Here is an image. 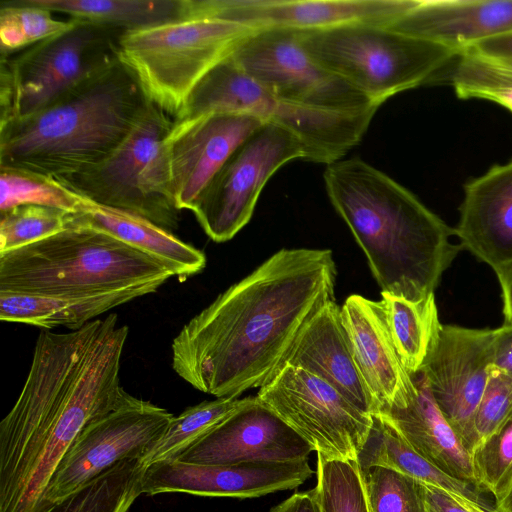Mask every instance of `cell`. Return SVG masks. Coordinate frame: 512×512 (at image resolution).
Segmentation results:
<instances>
[{
    "label": "cell",
    "instance_id": "cell-2",
    "mask_svg": "<svg viewBox=\"0 0 512 512\" xmlns=\"http://www.w3.org/2000/svg\"><path fill=\"white\" fill-rule=\"evenodd\" d=\"M330 249H281L187 322L172 368L195 389L238 398L268 383L307 322L335 300Z\"/></svg>",
    "mask_w": 512,
    "mask_h": 512
},
{
    "label": "cell",
    "instance_id": "cell-34",
    "mask_svg": "<svg viewBox=\"0 0 512 512\" xmlns=\"http://www.w3.org/2000/svg\"><path fill=\"white\" fill-rule=\"evenodd\" d=\"M316 490L322 512H370L365 482L356 461L317 455Z\"/></svg>",
    "mask_w": 512,
    "mask_h": 512
},
{
    "label": "cell",
    "instance_id": "cell-36",
    "mask_svg": "<svg viewBox=\"0 0 512 512\" xmlns=\"http://www.w3.org/2000/svg\"><path fill=\"white\" fill-rule=\"evenodd\" d=\"M361 473L370 512H426L421 482L381 466Z\"/></svg>",
    "mask_w": 512,
    "mask_h": 512
},
{
    "label": "cell",
    "instance_id": "cell-35",
    "mask_svg": "<svg viewBox=\"0 0 512 512\" xmlns=\"http://www.w3.org/2000/svg\"><path fill=\"white\" fill-rule=\"evenodd\" d=\"M73 214L40 205H20L1 212L0 253L18 249L64 230Z\"/></svg>",
    "mask_w": 512,
    "mask_h": 512
},
{
    "label": "cell",
    "instance_id": "cell-23",
    "mask_svg": "<svg viewBox=\"0 0 512 512\" xmlns=\"http://www.w3.org/2000/svg\"><path fill=\"white\" fill-rule=\"evenodd\" d=\"M412 377L417 388L414 398L405 406L377 413L385 416L423 458L447 475L476 487L471 454L438 408L424 374Z\"/></svg>",
    "mask_w": 512,
    "mask_h": 512
},
{
    "label": "cell",
    "instance_id": "cell-40",
    "mask_svg": "<svg viewBox=\"0 0 512 512\" xmlns=\"http://www.w3.org/2000/svg\"><path fill=\"white\" fill-rule=\"evenodd\" d=\"M463 52L494 61H512V32L477 43Z\"/></svg>",
    "mask_w": 512,
    "mask_h": 512
},
{
    "label": "cell",
    "instance_id": "cell-42",
    "mask_svg": "<svg viewBox=\"0 0 512 512\" xmlns=\"http://www.w3.org/2000/svg\"><path fill=\"white\" fill-rule=\"evenodd\" d=\"M270 512H322L316 488L295 493L279 505L275 506Z\"/></svg>",
    "mask_w": 512,
    "mask_h": 512
},
{
    "label": "cell",
    "instance_id": "cell-5",
    "mask_svg": "<svg viewBox=\"0 0 512 512\" xmlns=\"http://www.w3.org/2000/svg\"><path fill=\"white\" fill-rule=\"evenodd\" d=\"M172 272L114 236L79 220L43 240L0 253V291L69 300L155 292Z\"/></svg>",
    "mask_w": 512,
    "mask_h": 512
},
{
    "label": "cell",
    "instance_id": "cell-31",
    "mask_svg": "<svg viewBox=\"0 0 512 512\" xmlns=\"http://www.w3.org/2000/svg\"><path fill=\"white\" fill-rule=\"evenodd\" d=\"M59 20L53 12L30 0L2 1L0 5V49L8 55L61 34L76 24Z\"/></svg>",
    "mask_w": 512,
    "mask_h": 512
},
{
    "label": "cell",
    "instance_id": "cell-4",
    "mask_svg": "<svg viewBox=\"0 0 512 512\" xmlns=\"http://www.w3.org/2000/svg\"><path fill=\"white\" fill-rule=\"evenodd\" d=\"M148 103L119 60L34 114L0 125V167L51 178L81 172L124 141Z\"/></svg>",
    "mask_w": 512,
    "mask_h": 512
},
{
    "label": "cell",
    "instance_id": "cell-37",
    "mask_svg": "<svg viewBox=\"0 0 512 512\" xmlns=\"http://www.w3.org/2000/svg\"><path fill=\"white\" fill-rule=\"evenodd\" d=\"M471 456L476 488L503 500L512 488V419Z\"/></svg>",
    "mask_w": 512,
    "mask_h": 512
},
{
    "label": "cell",
    "instance_id": "cell-20",
    "mask_svg": "<svg viewBox=\"0 0 512 512\" xmlns=\"http://www.w3.org/2000/svg\"><path fill=\"white\" fill-rule=\"evenodd\" d=\"M385 26L460 54L477 43L512 32V0H418Z\"/></svg>",
    "mask_w": 512,
    "mask_h": 512
},
{
    "label": "cell",
    "instance_id": "cell-30",
    "mask_svg": "<svg viewBox=\"0 0 512 512\" xmlns=\"http://www.w3.org/2000/svg\"><path fill=\"white\" fill-rule=\"evenodd\" d=\"M245 398H216L186 408L174 416L162 437L141 458L144 467L176 459L223 419L240 407Z\"/></svg>",
    "mask_w": 512,
    "mask_h": 512
},
{
    "label": "cell",
    "instance_id": "cell-24",
    "mask_svg": "<svg viewBox=\"0 0 512 512\" xmlns=\"http://www.w3.org/2000/svg\"><path fill=\"white\" fill-rule=\"evenodd\" d=\"M75 216L155 259L181 281L206 266V256L201 250L139 215L83 199Z\"/></svg>",
    "mask_w": 512,
    "mask_h": 512
},
{
    "label": "cell",
    "instance_id": "cell-27",
    "mask_svg": "<svg viewBox=\"0 0 512 512\" xmlns=\"http://www.w3.org/2000/svg\"><path fill=\"white\" fill-rule=\"evenodd\" d=\"M34 4L123 32L172 21L181 16V0H30Z\"/></svg>",
    "mask_w": 512,
    "mask_h": 512
},
{
    "label": "cell",
    "instance_id": "cell-46",
    "mask_svg": "<svg viewBox=\"0 0 512 512\" xmlns=\"http://www.w3.org/2000/svg\"><path fill=\"white\" fill-rule=\"evenodd\" d=\"M491 61L497 63L498 65L502 66L505 69L512 71V61H494V60H491Z\"/></svg>",
    "mask_w": 512,
    "mask_h": 512
},
{
    "label": "cell",
    "instance_id": "cell-32",
    "mask_svg": "<svg viewBox=\"0 0 512 512\" xmlns=\"http://www.w3.org/2000/svg\"><path fill=\"white\" fill-rule=\"evenodd\" d=\"M453 63L441 80L457 97L489 100L512 112V71L470 52L460 53Z\"/></svg>",
    "mask_w": 512,
    "mask_h": 512
},
{
    "label": "cell",
    "instance_id": "cell-38",
    "mask_svg": "<svg viewBox=\"0 0 512 512\" xmlns=\"http://www.w3.org/2000/svg\"><path fill=\"white\" fill-rule=\"evenodd\" d=\"M511 419L512 372L491 365L474 418L475 450Z\"/></svg>",
    "mask_w": 512,
    "mask_h": 512
},
{
    "label": "cell",
    "instance_id": "cell-9",
    "mask_svg": "<svg viewBox=\"0 0 512 512\" xmlns=\"http://www.w3.org/2000/svg\"><path fill=\"white\" fill-rule=\"evenodd\" d=\"M123 33L77 21L61 34L1 55L0 125L34 114L114 65Z\"/></svg>",
    "mask_w": 512,
    "mask_h": 512
},
{
    "label": "cell",
    "instance_id": "cell-10",
    "mask_svg": "<svg viewBox=\"0 0 512 512\" xmlns=\"http://www.w3.org/2000/svg\"><path fill=\"white\" fill-rule=\"evenodd\" d=\"M230 56L279 102L352 113L380 107L317 63L302 47L294 29L254 30L233 45Z\"/></svg>",
    "mask_w": 512,
    "mask_h": 512
},
{
    "label": "cell",
    "instance_id": "cell-15",
    "mask_svg": "<svg viewBox=\"0 0 512 512\" xmlns=\"http://www.w3.org/2000/svg\"><path fill=\"white\" fill-rule=\"evenodd\" d=\"M418 0H184L185 15L215 16L255 30H312L350 23L387 25Z\"/></svg>",
    "mask_w": 512,
    "mask_h": 512
},
{
    "label": "cell",
    "instance_id": "cell-33",
    "mask_svg": "<svg viewBox=\"0 0 512 512\" xmlns=\"http://www.w3.org/2000/svg\"><path fill=\"white\" fill-rule=\"evenodd\" d=\"M0 212L20 205H40L76 214L83 198L51 177L0 167Z\"/></svg>",
    "mask_w": 512,
    "mask_h": 512
},
{
    "label": "cell",
    "instance_id": "cell-17",
    "mask_svg": "<svg viewBox=\"0 0 512 512\" xmlns=\"http://www.w3.org/2000/svg\"><path fill=\"white\" fill-rule=\"evenodd\" d=\"M264 122L256 116L231 113L173 119L165 146L171 188L180 210H192L233 151Z\"/></svg>",
    "mask_w": 512,
    "mask_h": 512
},
{
    "label": "cell",
    "instance_id": "cell-22",
    "mask_svg": "<svg viewBox=\"0 0 512 512\" xmlns=\"http://www.w3.org/2000/svg\"><path fill=\"white\" fill-rule=\"evenodd\" d=\"M286 363L328 382L363 412L374 413L372 397L343 324L341 307L335 300L326 303L307 322L292 345Z\"/></svg>",
    "mask_w": 512,
    "mask_h": 512
},
{
    "label": "cell",
    "instance_id": "cell-28",
    "mask_svg": "<svg viewBox=\"0 0 512 512\" xmlns=\"http://www.w3.org/2000/svg\"><path fill=\"white\" fill-rule=\"evenodd\" d=\"M127 301L120 297L69 300L0 291V319L45 329H79L93 319Z\"/></svg>",
    "mask_w": 512,
    "mask_h": 512
},
{
    "label": "cell",
    "instance_id": "cell-41",
    "mask_svg": "<svg viewBox=\"0 0 512 512\" xmlns=\"http://www.w3.org/2000/svg\"><path fill=\"white\" fill-rule=\"evenodd\" d=\"M493 365L512 372V326L495 329Z\"/></svg>",
    "mask_w": 512,
    "mask_h": 512
},
{
    "label": "cell",
    "instance_id": "cell-21",
    "mask_svg": "<svg viewBox=\"0 0 512 512\" xmlns=\"http://www.w3.org/2000/svg\"><path fill=\"white\" fill-rule=\"evenodd\" d=\"M459 211L463 249L493 269L512 260V160L467 182Z\"/></svg>",
    "mask_w": 512,
    "mask_h": 512
},
{
    "label": "cell",
    "instance_id": "cell-18",
    "mask_svg": "<svg viewBox=\"0 0 512 512\" xmlns=\"http://www.w3.org/2000/svg\"><path fill=\"white\" fill-rule=\"evenodd\" d=\"M312 446L257 397L223 419L176 459L195 464L307 460Z\"/></svg>",
    "mask_w": 512,
    "mask_h": 512
},
{
    "label": "cell",
    "instance_id": "cell-29",
    "mask_svg": "<svg viewBox=\"0 0 512 512\" xmlns=\"http://www.w3.org/2000/svg\"><path fill=\"white\" fill-rule=\"evenodd\" d=\"M144 465L140 458L111 467L47 512H128L141 492Z\"/></svg>",
    "mask_w": 512,
    "mask_h": 512
},
{
    "label": "cell",
    "instance_id": "cell-19",
    "mask_svg": "<svg viewBox=\"0 0 512 512\" xmlns=\"http://www.w3.org/2000/svg\"><path fill=\"white\" fill-rule=\"evenodd\" d=\"M341 314L374 413L407 405L417 388L397 354L382 301L352 294L343 303Z\"/></svg>",
    "mask_w": 512,
    "mask_h": 512
},
{
    "label": "cell",
    "instance_id": "cell-12",
    "mask_svg": "<svg viewBox=\"0 0 512 512\" xmlns=\"http://www.w3.org/2000/svg\"><path fill=\"white\" fill-rule=\"evenodd\" d=\"M328 459L357 460L372 415L353 405L332 385L289 363L256 396Z\"/></svg>",
    "mask_w": 512,
    "mask_h": 512
},
{
    "label": "cell",
    "instance_id": "cell-44",
    "mask_svg": "<svg viewBox=\"0 0 512 512\" xmlns=\"http://www.w3.org/2000/svg\"><path fill=\"white\" fill-rule=\"evenodd\" d=\"M490 512H512V488L503 500L495 503Z\"/></svg>",
    "mask_w": 512,
    "mask_h": 512
},
{
    "label": "cell",
    "instance_id": "cell-1",
    "mask_svg": "<svg viewBox=\"0 0 512 512\" xmlns=\"http://www.w3.org/2000/svg\"><path fill=\"white\" fill-rule=\"evenodd\" d=\"M128 334L110 314L38 335L22 390L0 423V512H47L49 484L69 448L129 399L120 384Z\"/></svg>",
    "mask_w": 512,
    "mask_h": 512
},
{
    "label": "cell",
    "instance_id": "cell-14",
    "mask_svg": "<svg viewBox=\"0 0 512 512\" xmlns=\"http://www.w3.org/2000/svg\"><path fill=\"white\" fill-rule=\"evenodd\" d=\"M495 329L442 325L422 372L443 416L472 453L474 418L494 359Z\"/></svg>",
    "mask_w": 512,
    "mask_h": 512
},
{
    "label": "cell",
    "instance_id": "cell-39",
    "mask_svg": "<svg viewBox=\"0 0 512 512\" xmlns=\"http://www.w3.org/2000/svg\"><path fill=\"white\" fill-rule=\"evenodd\" d=\"M422 484L426 512H472L464 500L454 494L432 485Z\"/></svg>",
    "mask_w": 512,
    "mask_h": 512
},
{
    "label": "cell",
    "instance_id": "cell-45",
    "mask_svg": "<svg viewBox=\"0 0 512 512\" xmlns=\"http://www.w3.org/2000/svg\"><path fill=\"white\" fill-rule=\"evenodd\" d=\"M465 504L467 505V507L472 511V512H490L474 503H471L469 501H464Z\"/></svg>",
    "mask_w": 512,
    "mask_h": 512
},
{
    "label": "cell",
    "instance_id": "cell-7",
    "mask_svg": "<svg viewBox=\"0 0 512 512\" xmlns=\"http://www.w3.org/2000/svg\"><path fill=\"white\" fill-rule=\"evenodd\" d=\"M254 30L215 16L185 15L124 32L119 60L133 72L147 99L174 119L202 78Z\"/></svg>",
    "mask_w": 512,
    "mask_h": 512
},
{
    "label": "cell",
    "instance_id": "cell-8",
    "mask_svg": "<svg viewBox=\"0 0 512 512\" xmlns=\"http://www.w3.org/2000/svg\"><path fill=\"white\" fill-rule=\"evenodd\" d=\"M170 117L149 101L129 135L108 157L54 179L83 199L139 215L172 232L181 210L173 196L165 146L173 124Z\"/></svg>",
    "mask_w": 512,
    "mask_h": 512
},
{
    "label": "cell",
    "instance_id": "cell-25",
    "mask_svg": "<svg viewBox=\"0 0 512 512\" xmlns=\"http://www.w3.org/2000/svg\"><path fill=\"white\" fill-rule=\"evenodd\" d=\"M361 472L386 467L421 483L444 489L488 511L493 507L472 484L451 477L419 455L382 414H372L369 434L356 460Z\"/></svg>",
    "mask_w": 512,
    "mask_h": 512
},
{
    "label": "cell",
    "instance_id": "cell-43",
    "mask_svg": "<svg viewBox=\"0 0 512 512\" xmlns=\"http://www.w3.org/2000/svg\"><path fill=\"white\" fill-rule=\"evenodd\" d=\"M493 270L498 278L502 291L503 325L512 326V260L498 265Z\"/></svg>",
    "mask_w": 512,
    "mask_h": 512
},
{
    "label": "cell",
    "instance_id": "cell-11",
    "mask_svg": "<svg viewBox=\"0 0 512 512\" xmlns=\"http://www.w3.org/2000/svg\"><path fill=\"white\" fill-rule=\"evenodd\" d=\"M310 161L303 141L275 121H266L229 156L197 198L192 212L214 242L232 239L250 221L267 181L284 164Z\"/></svg>",
    "mask_w": 512,
    "mask_h": 512
},
{
    "label": "cell",
    "instance_id": "cell-16",
    "mask_svg": "<svg viewBox=\"0 0 512 512\" xmlns=\"http://www.w3.org/2000/svg\"><path fill=\"white\" fill-rule=\"evenodd\" d=\"M313 474L308 460L195 464L177 459L145 467L142 494L181 492L204 497L255 498L294 489Z\"/></svg>",
    "mask_w": 512,
    "mask_h": 512
},
{
    "label": "cell",
    "instance_id": "cell-26",
    "mask_svg": "<svg viewBox=\"0 0 512 512\" xmlns=\"http://www.w3.org/2000/svg\"><path fill=\"white\" fill-rule=\"evenodd\" d=\"M381 296L395 349L402 365L413 376L422 370L443 325L435 295L416 301L384 292Z\"/></svg>",
    "mask_w": 512,
    "mask_h": 512
},
{
    "label": "cell",
    "instance_id": "cell-3",
    "mask_svg": "<svg viewBox=\"0 0 512 512\" xmlns=\"http://www.w3.org/2000/svg\"><path fill=\"white\" fill-rule=\"evenodd\" d=\"M331 204L364 252L381 292L416 301L432 294L463 249L412 192L364 160L326 166Z\"/></svg>",
    "mask_w": 512,
    "mask_h": 512
},
{
    "label": "cell",
    "instance_id": "cell-13",
    "mask_svg": "<svg viewBox=\"0 0 512 512\" xmlns=\"http://www.w3.org/2000/svg\"><path fill=\"white\" fill-rule=\"evenodd\" d=\"M173 417L166 409L131 395L124 404L92 422L57 467L47 490L49 507L116 464L141 459Z\"/></svg>",
    "mask_w": 512,
    "mask_h": 512
},
{
    "label": "cell",
    "instance_id": "cell-6",
    "mask_svg": "<svg viewBox=\"0 0 512 512\" xmlns=\"http://www.w3.org/2000/svg\"><path fill=\"white\" fill-rule=\"evenodd\" d=\"M305 51L375 104L437 80L459 55L451 48L372 23L296 30Z\"/></svg>",
    "mask_w": 512,
    "mask_h": 512
}]
</instances>
